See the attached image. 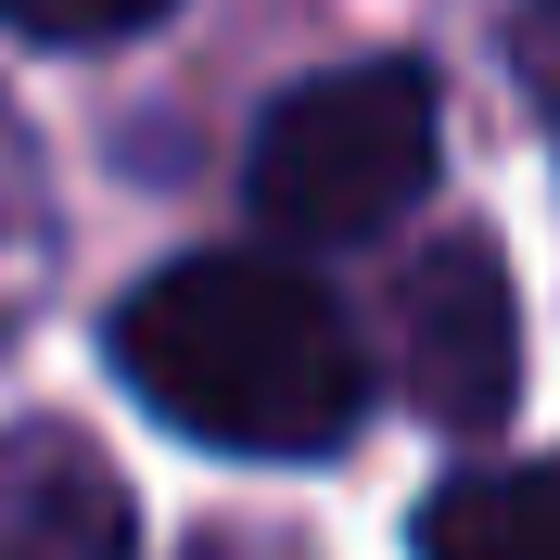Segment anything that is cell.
Returning a JSON list of instances; mask_svg holds the SVG:
<instances>
[{
	"mask_svg": "<svg viewBox=\"0 0 560 560\" xmlns=\"http://www.w3.org/2000/svg\"><path fill=\"white\" fill-rule=\"evenodd\" d=\"M115 370H128L178 433L243 458H331L370 408V357L345 306L280 255H178L115 306Z\"/></svg>",
	"mask_w": 560,
	"mask_h": 560,
	"instance_id": "cell-1",
	"label": "cell"
},
{
	"mask_svg": "<svg viewBox=\"0 0 560 560\" xmlns=\"http://www.w3.org/2000/svg\"><path fill=\"white\" fill-rule=\"evenodd\" d=\"M420 560H560V471H458L420 510Z\"/></svg>",
	"mask_w": 560,
	"mask_h": 560,
	"instance_id": "cell-5",
	"label": "cell"
},
{
	"mask_svg": "<svg viewBox=\"0 0 560 560\" xmlns=\"http://www.w3.org/2000/svg\"><path fill=\"white\" fill-rule=\"evenodd\" d=\"M433 191V77L420 65H331L280 90L255 128V217L293 243H357Z\"/></svg>",
	"mask_w": 560,
	"mask_h": 560,
	"instance_id": "cell-2",
	"label": "cell"
},
{
	"mask_svg": "<svg viewBox=\"0 0 560 560\" xmlns=\"http://www.w3.org/2000/svg\"><path fill=\"white\" fill-rule=\"evenodd\" d=\"M0 560H140L128 485L77 433H0Z\"/></svg>",
	"mask_w": 560,
	"mask_h": 560,
	"instance_id": "cell-4",
	"label": "cell"
},
{
	"mask_svg": "<svg viewBox=\"0 0 560 560\" xmlns=\"http://www.w3.org/2000/svg\"><path fill=\"white\" fill-rule=\"evenodd\" d=\"M395 357H408L420 420L446 433H497L510 395H523V306H510V268H497L485 230H458L408 268L395 293Z\"/></svg>",
	"mask_w": 560,
	"mask_h": 560,
	"instance_id": "cell-3",
	"label": "cell"
},
{
	"mask_svg": "<svg viewBox=\"0 0 560 560\" xmlns=\"http://www.w3.org/2000/svg\"><path fill=\"white\" fill-rule=\"evenodd\" d=\"M166 0H0V26H26V38H65V51H90V38H128L153 26Z\"/></svg>",
	"mask_w": 560,
	"mask_h": 560,
	"instance_id": "cell-6",
	"label": "cell"
},
{
	"mask_svg": "<svg viewBox=\"0 0 560 560\" xmlns=\"http://www.w3.org/2000/svg\"><path fill=\"white\" fill-rule=\"evenodd\" d=\"M535 90H548V115H560V0H535Z\"/></svg>",
	"mask_w": 560,
	"mask_h": 560,
	"instance_id": "cell-7",
	"label": "cell"
}]
</instances>
